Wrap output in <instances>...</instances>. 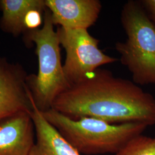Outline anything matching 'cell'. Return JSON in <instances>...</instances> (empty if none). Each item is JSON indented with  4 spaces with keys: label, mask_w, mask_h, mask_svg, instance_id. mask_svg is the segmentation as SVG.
I'll use <instances>...</instances> for the list:
<instances>
[{
    "label": "cell",
    "mask_w": 155,
    "mask_h": 155,
    "mask_svg": "<svg viewBox=\"0 0 155 155\" xmlns=\"http://www.w3.org/2000/svg\"><path fill=\"white\" fill-rule=\"evenodd\" d=\"M52 109L70 118L92 117L112 124H155V98L133 81L98 68L54 101Z\"/></svg>",
    "instance_id": "6da1fadb"
},
{
    "label": "cell",
    "mask_w": 155,
    "mask_h": 155,
    "mask_svg": "<svg viewBox=\"0 0 155 155\" xmlns=\"http://www.w3.org/2000/svg\"><path fill=\"white\" fill-rule=\"evenodd\" d=\"M41 113L81 155H115L148 127L137 122L112 124L92 117L74 120L52 109Z\"/></svg>",
    "instance_id": "7a4b0ae2"
},
{
    "label": "cell",
    "mask_w": 155,
    "mask_h": 155,
    "mask_svg": "<svg viewBox=\"0 0 155 155\" xmlns=\"http://www.w3.org/2000/svg\"><path fill=\"white\" fill-rule=\"evenodd\" d=\"M54 26L51 12L46 8L43 26L24 34L26 41L36 45L38 72L28 75L27 83L35 105L41 112L52 109L58 96L71 87L63 70L61 45Z\"/></svg>",
    "instance_id": "3957f363"
},
{
    "label": "cell",
    "mask_w": 155,
    "mask_h": 155,
    "mask_svg": "<svg viewBox=\"0 0 155 155\" xmlns=\"http://www.w3.org/2000/svg\"><path fill=\"white\" fill-rule=\"evenodd\" d=\"M121 22L127 36L125 41L115 45L121 64L136 84H155V22L141 1L133 0L123 6Z\"/></svg>",
    "instance_id": "277c9868"
},
{
    "label": "cell",
    "mask_w": 155,
    "mask_h": 155,
    "mask_svg": "<svg viewBox=\"0 0 155 155\" xmlns=\"http://www.w3.org/2000/svg\"><path fill=\"white\" fill-rule=\"evenodd\" d=\"M56 32L66 52L63 70L71 86L84 81L100 67L118 61L100 50V40L87 29L59 27Z\"/></svg>",
    "instance_id": "5b68a950"
},
{
    "label": "cell",
    "mask_w": 155,
    "mask_h": 155,
    "mask_svg": "<svg viewBox=\"0 0 155 155\" xmlns=\"http://www.w3.org/2000/svg\"><path fill=\"white\" fill-rule=\"evenodd\" d=\"M28 75L20 64L0 57V121L17 113L33 110Z\"/></svg>",
    "instance_id": "8992f818"
},
{
    "label": "cell",
    "mask_w": 155,
    "mask_h": 155,
    "mask_svg": "<svg viewBox=\"0 0 155 155\" xmlns=\"http://www.w3.org/2000/svg\"><path fill=\"white\" fill-rule=\"evenodd\" d=\"M54 25L87 29L97 21L102 9L99 0H45Z\"/></svg>",
    "instance_id": "52a82bcc"
},
{
    "label": "cell",
    "mask_w": 155,
    "mask_h": 155,
    "mask_svg": "<svg viewBox=\"0 0 155 155\" xmlns=\"http://www.w3.org/2000/svg\"><path fill=\"white\" fill-rule=\"evenodd\" d=\"M31 112L23 111L0 121V155H29L35 144Z\"/></svg>",
    "instance_id": "ba28073f"
},
{
    "label": "cell",
    "mask_w": 155,
    "mask_h": 155,
    "mask_svg": "<svg viewBox=\"0 0 155 155\" xmlns=\"http://www.w3.org/2000/svg\"><path fill=\"white\" fill-rule=\"evenodd\" d=\"M31 116L36 141L29 155H82L45 118L33 101Z\"/></svg>",
    "instance_id": "9c48e42d"
},
{
    "label": "cell",
    "mask_w": 155,
    "mask_h": 155,
    "mask_svg": "<svg viewBox=\"0 0 155 155\" xmlns=\"http://www.w3.org/2000/svg\"><path fill=\"white\" fill-rule=\"evenodd\" d=\"M40 7H46L45 0H0V27L16 37L25 34L24 18L27 12Z\"/></svg>",
    "instance_id": "30bf717a"
},
{
    "label": "cell",
    "mask_w": 155,
    "mask_h": 155,
    "mask_svg": "<svg viewBox=\"0 0 155 155\" xmlns=\"http://www.w3.org/2000/svg\"><path fill=\"white\" fill-rule=\"evenodd\" d=\"M114 155H155V137L139 135Z\"/></svg>",
    "instance_id": "8fae6325"
},
{
    "label": "cell",
    "mask_w": 155,
    "mask_h": 155,
    "mask_svg": "<svg viewBox=\"0 0 155 155\" xmlns=\"http://www.w3.org/2000/svg\"><path fill=\"white\" fill-rule=\"evenodd\" d=\"M47 7L35 8L27 12L24 18L26 32L41 28L44 22V15Z\"/></svg>",
    "instance_id": "7c38bea8"
},
{
    "label": "cell",
    "mask_w": 155,
    "mask_h": 155,
    "mask_svg": "<svg viewBox=\"0 0 155 155\" xmlns=\"http://www.w3.org/2000/svg\"><path fill=\"white\" fill-rule=\"evenodd\" d=\"M150 19L155 23V0L140 1Z\"/></svg>",
    "instance_id": "4fadbf2b"
}]
</instances>
